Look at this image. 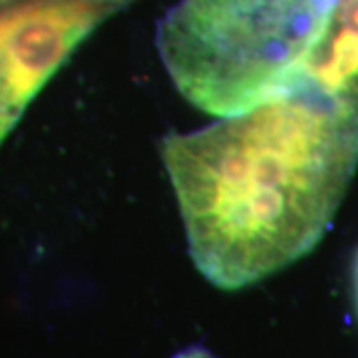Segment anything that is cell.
<instances>
[{"label":"cell","instance_id":"cell-1","mask_svg":"<svg viewBox=\"0 0 358 358\" xmlns=\"http://www.w3.org/2000/svg\"><path fill=\"white\" fill-rule=\"evenodd\" d=\"M357 115V103L299 78L285 96L162 140L207 281L243 289L307 253L355 154Z\"/></svg>","mask_w":358,"mask_h":358},{"label":"cell","instance_id":"cell-2","mask_svg":"<svg viewBox=\"0 0 358 358\" xmlns=\"http://www.w3.org/2000/svg\"><path fill=\"white\" fill-rule=\"evenodd\" d=\"M338 0H179L157 48L181 96L217 117L291 92Z\"/></svg>","mask_w":358,"mask_h":358},{"label":"cell","instance_id":"cell-3","mask_svg":"<svg viewBox=\"0 0 358 358\" xmlns=\"http://www.w3.org/2000/svg\"><path fill=\"white\" fill-rule=\"evenodd\" d=\"M128 0H16L0 6V143L96 26Z\"/></svg>","mask_w":358,"mask_h":358},{"label":"cell","instance_id":"cell-4","mask_svg":"<svg viewBox=\"0 0 358 358\" xmlns=\"http://www.w3.org/2000/svg\"><path fill=\"white\" fill-rule=\"evenodd\" d=\"M331 24L346 32L358 34V0H338L334 6Z\"/></svg>","mask_w":358,"mask_h":358},{"label":"cell","instance_id":"cell-5","mask_svg":"<svg viewBox=\"0 0 358 358\" xmlns=\"http://www.w3.org/2000/svg\"><path fill=\"white\" fill-rule=\"evenodd\" d=\"M355 289H357V307H358V257L355 263Z\"/></svg>","mask_w":358,"mask_h":358}]
</instances>
